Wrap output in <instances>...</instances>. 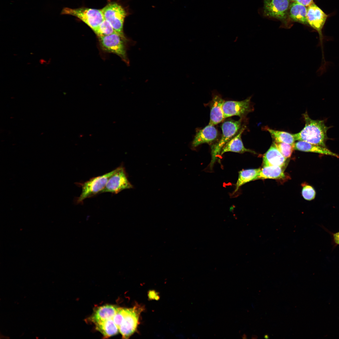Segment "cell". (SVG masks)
Here are the masks:
<instances>
[{"label":"cell","instance_id":"obj_1","mask_svg":"<svg viewBox=\"0 0 339 339\" xmlns=\"http://www.w3.org/2000/svg\"><path fill=\"white\" fill-rule=\"evenodd\" d=\"M126 309V308L110 304L97 306L86 321L94 324L104 338H108L121 334Z\"/></svg>","mask_w":339,"mask_h":339},{"label":"cell","instance_id":"obj_2","mask_svg":"<svg viewBox=\"0 0 339 339\" xmlns=\"http://www.w3.org/2000/svg\"><path fill=\"white\" fill-rule=\"evenodd\" d=\"M305 125L299 133L293 134L295 139L326 147V142L329 139L327 135L328 130L331 126H327L324 120H314L309 117L306 111L303 114Z\"/></svg>","mask_w":339,"mask_h":339},{"label":"cell","instance_id":"obj_3","mask_svg":"<svg viewBox=\"0 0 339 339\" xmlns=\"http://www.w3.org/2000/svg\"><path fill=\"white\" fill-rule=\"evenodd\" d=\"M242 119L238 121L229 120L225 121L222 125V133L221 138L216 143L211 147V160L210 164L212 168L217 160L218 156L220 155L222 148L224 145L239 132L241 127Z\"/></svg>","mask_w":339,"mask_h":339},{"label":"cell","instance_id":"obj_4","mask_svg":"<svg viewBox=\"0 0 339 339\" xmlns=\"http://www.w3.org/2000/svg\"><path fill=\"white\" fill-rule=\"evenodd\" d=\"M62 14L74 16L79 19L95 32L104 18L101 9L86 7L63 8Z\"/></svg>","mask_w":339,"mask_h":339},{"label":"cell","instance_id":"obj_5","mask_svg":"<svg viewBox=\"0 0 339 339\" xmlns=\"http://www.w3.org/2000/svg\"><path fill=\"white\" fill-rule=\"evenodd\" d=\"M101 10L104 19L109 22L115 32L126 39L123 27L125 19L128 14L125 8L116 2H110Z\"/></svg>","mask_w":339,"mask_h":339},{"label":"cell","instance_id":"obj_6","mask_svg":"<svg viewBox=\"0 0 339 339\" xmlns=\"http://www.w3.org/2000/svg\"><path fill=\"white\" fill-rule=\"evenodd\" d=\"M116 170V168L102 175L91 178L84 182L77 183L81 187L82 191L80 196L77 199L76 203H83V201L86 198L100 193L105 187L108 179Z\"/></svg>","mask_w":339,"mask_h":339},{"label":"cell","instance_id":"obj_7","mask_svg":"<svg viewBox=\"0 0 339 339\" xmlns=\"http://www.w3.org/2000/svg\"><path fill=\"white\" fill-rule=\"evenodd\" d=\"M102 49L104 51L116 54L127 64L129 63L127 56L124 39L118 34L98 36Z\"/></svg>","mask_w":339,"mask_h":339},{"label":"cell","instance_id":"obj_8","mask_svg":"<svg viewBox=\"0 0 339 339\" xmlns=\"http://www.w3.org/2000/svg\"><path fill=\"white\" fill-rule=\"evenodd\" d=\"M133 188L128 180L125 169L121 164L116 168V171L109 178L100 193L108 192L117 194L124 190Z\"/></svg>","mask_w":339,"mask_h":339},{"label":"cell","instance_id":"obj_9","mask_svg":"<svg viewBox=\"0 0 339 339\" xmlns=\"http://www.w3.org/2000/svg\"><path fill=\"white\" fill-rule=\"evenodd\" d=\"M327 16V15L314 3L307 7V20L308 24L316 30L319 34L320 42L322 49V60L323 61L325 60L323 51V37L322 30Z\"/></svg>","mask_w":339,"mask_h":339},{"label":"cell","instance_id":"obj_10","mask_svg":"<svg viewBox=\"0 0 339 339\" xmlns=\"http://www.w3.org/2000/svg\"><path fill=\"white\" fill-rule=\"evenodd\" d=\"M251 97L239 101H225L223 106L224 118L238 116L242 118L252 110Z\"/></svg>","mask_w":339,"mask_h":339},{"label":"cell","instance_id":"obj_11","mask_svg":"<svg viewBox=\"0 0 339 339\" xmlns=\"http://www.w3.org/2000/svg\"><path fill=\"white\" fill-rule=\"evenodd\" d=\"M290 4V0H264V14L283 20L287 17Z\"/></svg>","mask_w":339,"mask_h":339},{"label":"cell","instance_id":"obj_12","mask_svg":"<svg viewBox=\"0 0 339 339\" xmlns=\"http://www.w3.org/2000/svg\"><path fill=\"white\" fill-rule=\"evenodd\" d=\"M218 136V132L214 125L208 124L196 132L192 142L191 147L194 148L203 143L211 144Z\"/></svg>","mask_w":339,"mask_h":339},{"label":"cell","instance_id":"obj_13","mask_svg":"<svg viewBox=\"0 0 339 339\" xmlns=\"http://www.w3.org/2000/svg\"><path fill=\"white\" fill-rule=\"evenodd\" d=\"M225 101L217 93L213 94L210 103V119L209 124L213 125L221 122L224 118L223 106Z\"/></svg>","mask_w":339,"mask_h":339},{"label":"cell","instance_id":"obj_14","mask_svg":"<svg viewBox=\"0 0 339 339\" xmlns=\"http://www.w3.org/2000/svg\"><path fill=\"white\" fill-rule=\"evenodd\" d=\"M286 158L280 153L274 142L264 154L263 159V166H279L283 168L286 164Z\"/></svg>","mask_w":339,"mask_h":339},{"label":"cell","instance_id":"obj_15","mask_svg":"<svg viewBox=\"0 0 339 339\" xmlns=\"http://www.w3.org/2000/svg\"><path fill=\"white\" fill-rule=\"evenodd\" d=\"M245 128V126H242L238 133L224 145L221 151L220 156L229 152L240 153L249 152L257 154L254 151L246 148L243 145L241 137Z\"/></svg>","mask_w":339,"mask_h":339},{"label":"cell","instance_id":"obj_16","mask_svg":"<svg viewBox=\"0 0 339 339\" xmlns=\"http://www.w3.org/2000/svg\"><path fill=\"white\" fill-rule=\"evenodd\" d=\"M294 149L305 152H310L323 155L333 156L339 158V155L327 148L312 144L305 141H299L294 145Z\"/></svg>","mask_w":339,"mask_h":339},{"label":"cell","instance_id":"obj_17","mask_svg":"<svg viewBox=\"0 0 339 339\" xmlns=\"http://www.w3.org/2000/svg\"><path fill=\"white\" fill-rule=\"evenodd\" d=\"M289 10V17L292 20L303 24H308L306 6L293 2L290 4Z\"/></svg>","mask_w":339,"mask_h":339},{"label":"cell","instance_id":"obj_18","mask_svg":"<svg viewBox=\"0 0 339 339\" xmlns=\"http://www.w3.org/2000/svg\"><path fill=\"white\" fill-rule=\"evenodd\" d=\"M285 177L283 167L276 166H268L263 167L261 169L257 180L283 179Z\"/></svg>","mask_w":339,"mask_h":339},{"label":"cell","instance_id":"obj_19","mask_svg":"<svg viewBox=\"0 0 339 339\" xmlns=\"http://www.w3.org/2000/svg\"><path fill=\"white\" fill-rule=\"evenodd\" d=\"M260 170V168H258L243 170L239 171L234 193L236 192L243 185L251 181L257 180Z\"/></svg>","mask_w":339,"mask_h":339},{"label":"cell","instance_id":"obj_20","mask_svg":"<svg viewBox=\"0 0 339 339\" xmlns=\"http://www.w3.org/2000/svg\"><path fill=\"white\" fill-rule=\"evenodd\" d=\"M268 131L275 143H284L294 145L295 141L293 134L289 132L274 130L267 126L264 127Z\"/></svg>","mask_w":339,"mask_h":339},{"label":"cell","instance_id":"obj_21","mask_svg":"<svg viewBox=\"0 0 339 339\" xmlns=\"http://www.w3.org/2000/svg\"><path fill=\"white\" fill-rule=\"evenodd\" d=\"M94 32L98 37L109 35L116 33L111 24L105 19Z\"/></svg>","mask_w":339,"mask_h":339},{"label":"cell","instance_id":"obj_22","mask_svg":"<svg viewBox=\"0 0 339 339\" xmlns=\"http://www.w3.org/2000/svg\"><path fill=\"white\" fill-rule=\"evenodd\" d=\"M274 143L278 150L286 158H289L291 156L294 149V145L284 143Z\"/></svg>","mask_w":339,"mask_h":339},{"label":"cell","instance_id":"obj_23","mask_svg":"<svg viewBox=\"0 0 339 339\" xmlns=\"http://www.w3.org/2000/svg\"><path fill=\"white\" fill-rule=\"evenodd\" d=\"M316 191L311 186L307 184L304 185L302 191V194L303 198L308 201L314 199L316 196Z\"/></svg>","mask_w":339,"mask_h":339},{"label":"cell","instance_id":"obj_24","mask_svg":"<svg viewBox=\"0 0 339 339\" xmlns=\"http://www.w3.org/2000/svg\"><path fill=\"white\" fill-rule=\"evenodd\" d=\"M293 2H295L301 4L306 7H308L313 3V0H292Z\"/></svg>","mask_w":339,"mask_h":339},{"label":"cell","instance_id":"obj_25","mask_svg":"<svg viewBox=\"0 0 339 339\" xmlns=\"http://www.w3.org/2000/svg\"><path fill=\"white\" fill-rule=\"evenodd\" d=\"M333 236L335 243L336 245H339V231L333 234Z\"/></svg>","mask_w":339,"mask_h":339},{"label":"cell","instance_id":"obj_26","mask_svg":"<svg viewBox=\"0 0 339 339\" xmlns=\"http://www.w3.org/2000/svg\"><path fill=\"white\" fill-rule=\"evenodd\" d=\"M149 296L151 298L154 299L156 297L155 293L154 292L151 291L149 293ZM155 299H156V298Z\"/></svg>","mask_w":339,"mask_h":339},{"label":"cell","instance_id":"obj_27","mask_svg":"<svg viewBox=\"0 0 339 339\" xmlns=\"http://www.w3.org/2000/svg\"><path fill=\"white\" fill-rule=\"evenodd\" d=\"M242 337L243 339H246L247 338V336L245 334H244L242 336Z\"/></svg>","mask_w":339,"mask_h":339},{"label":"cell","instance_id":"obj_28","mask_svg":"<svg viewBox=\"0 0 339 339\" xmlns=\"http://www.w3.org/2000/svg\"><path fill=\"white\" fill-rule=\"evenodd\" d=\"M251 338L252 339H256L257 338V336L256 335H253Z\"/></svg>","mask_w":339,"mask_h":339},{"label":"cell","instance_id":"obj_29","mask_svg":"<svg viewBox=\"0 0 339 339\" xmlns=\"http://www.w3.org/2000/svg\"><path fill=\"white\" fill-rule=\"evenodd\" d=\"M264 337L266 338H269V336L267 335H266L264 336Z\"/></svg>","mask_w":339,"mask_h":339}]
</instances>
